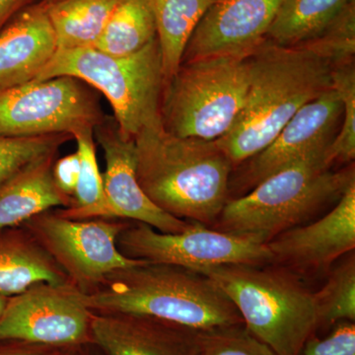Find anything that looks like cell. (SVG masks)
<instances>
[{
  "label": "cell",
  "mask_w": 355,
  "mask_h": 355,
  "mask_svg": "<svg viewBox=\"0 0 355 355\" xmlns=\"http://www.w3.org/2000/svg\"><path fill=\"white\" fill-rule=\"evenodd\" d=\"M214 0H153L165 83L177 71L191 35Z\"/></svg>",
  "instance_id": "21"
},
{
  "label": "cell",
  "mask_w": 355,
  "mask_h": 355,
  "mask_svg": "<svg viewBox=\"0 0 355 355\" xmlns=\"http://www.w3.org/2000/svg\"><path fill=\"white\" fill-rule=\"evenodd\" d=\"M314 301L318 328L355 321L354 252L329 270L324 286L314 292Z\"/></svg>",
  "instance_id": "25"
},
{
  "label": "cell",
  "mask_w": 355,
  "mask_h": 355,
  "mask_svg": "<svg viewBox=\"0 0 355 355\" xmlns=\"http://www.w3.org/2000/svg\"><path fill=\"white\" fill-rule=\"evenodd\" d=\"M39 282L69 284L65 273L24 226L0 229V294L11 297Z\"/></svg>",
  "instance_id": "19"
},
{
  "label": "cell",
  "mask_w": 355,
  "mask_h": 355,
  "mask_svg": "<svg viewBox=\"0 0 355 355\" xmlns=\"http://www.w3.org/2000/svg\"><path fill=\"white\" fill-rule=\"evenodd\" d=\"M119 251L132 260L166 263L202 272L222 265H272L266 244L221 232L200 223L180 233H164L130 221L116 240Z\"/></svg>",
  "instance_id": "10"
},
{
  "label": "cell",
  "mask_w": 355,
  "mask_h": 355,
  "mask_svg": "<svg viewBox=\"0 0 355 355\" xmlns=\"http://www.w3.org/2000/svg\"><path fill=\"white\" fill-rule=\"evenodd\" d=\"M91 331L104 355L200 354V331L156 318L93 312Z\"/></svg>",
  "instance_id": "16"
},
{
  "label": "cell",
  "mask_w": 355,
  "mask_h": 355,
  "mask_svg": "<svg viewBox=\"0 0 355 355\" xmlns=\"http://www.w3.org/2000/svg\"><path fill=\"white\" fill-rule=\"evenodd\" d=\"M94 137L106 162L102 178L110 218L142 222L164 233L183 232L193 226L195 222L166 214L147 198L137 181L135 139L121 135L114 116H107L94 128Z\"/></svg>",
  "instance_id": "14"
},
{
  "label": "cell",
  "mask_w": 355,
  "mask_h": 355,
  "mask_svg": "<svg viewBox=\"0 0 355 355\" xmlns=\"http://www.w3.org/2000/svg\"><path fill=\"white\" fill-rule=\"evenodd\" d=\"M58 157L55 153L40 159L0 184V229L19 226L46 210L71 207V198L53 180Z\"/></svg>",
  "instance_id": "18"
},
{
  "label": "cell",
  "mask_w": 355,
  "mask_h": 355,
  "mask_svg": "<svg viewBox=\"0 0 355 355\" xmlns=\"http://www.w3.org/2000/svg\"><path fill=\"white\" fill-rule=\"evenodd\" d=\"M272 265L294 275H316L355 248V183L326 214L296 226L266 243Z\"/></svg>",
  "instance_id": "13"
},
{
  "label": "cell",
  "mask_w": 355,
  "mask_h": 355,
  "mask_svg": "<svg viewBox=\"0 0 355 355\" xmlns=\"http://www.w3.org/2000/svg\"><path fill=\"white\" fill-rule=\"evenodd\" d=\"M79 157L77 153L58 157L53 167V176L58 190L71 198L73 202L77 183L79 179Z\"/></svg>",
  "instance_id": "31"
},
{
  "label": "cell",
  "mask_w": 355,
  "mask_h": 355,
  "mask_svg": "<svg viewBox=\"0 0 355 355\" xmlns=\"http://www.w3.org/2000/svg\"><path fill=\"white\" fill-rule=\"evenodd\" d=\"M73 139L69 133L34 137H0V184L16 173L51 154Z\"/></svg>",
  "instance_id": "27"
},
{
  "label": "cell",
  "mask_w": 355,
  "mask_h": 355,
  "mask_svg": "<svg viewBox=\"0 0 355 355\" xmlns=\"http://www.w3.org/2000/svg\"><path fill=\"white\" fill-rule=\"evenodd\" d=\"M41 0H0V31L18 13Z\"/></svg>",
  "instance_id": "33"
},
{
  "label": "cell",
  "mask_w": 355,
  "mask_h": 355,
  "mask_svg": "<svg viewBox=\"0 0 355 355\" xmlns=\"http://www.w3.org/2000/svg\"><path fill=\"white\" fill-rule=\"evenodd\" d=\"M118 1L57 0L43 3L55 34L58 50L93 48Z\"/></svg>",
  "instance_id": "20"
},
{
  "label": "cell",
  "mask_w": 355,
  "mask_h": 355,
  "mask_svg": "<svg viewBox=\"0 0 355 355\" xmlns=\"http://www.w3.org/2000/svg\"><path fill=\"white\" fill-rule=\"evenodd\" d=\"M58 355H80V347H64Z\"/></svg>",
  "instance_id": "35"
},
{
  "label": "cell",
  "mask_w": 355,
  "mask_h": 355,
  "mask_svg": "<svg viewBox=\"0 0 355 355\" xmlns=\"http://www.w3.org/2000/svg\"><path fill=\"white\" fill-rule=\"evenodd\" d=\"M53 1H57V0H41V1H40V2H42V3H44V4H48V3H51V2H53Z\"/></svg>",
  "instance_id": "37"
},
{
  "label": "cell",
  "mask_w": 355,
  "mask_h": 355,
  "mask_svg": "<svg viewBox=\"0 0 355 355\" xmlns=\"http://www.w3.org/2000/svg\"><path fill=\"white\" fill-rule=\"evenodd\" d=\"M135 141L137 181L147 198L176 218L214 225L228 202L234 170L216 140L177 137L158 123Z\"/></svg>",
  "instance_id": "2"
},
{
  "label": "cell",
  "mask_w": 355,
  "mask_h": 355,
  "mask_svg": "<svg viewBox=\"0 0 355 355\" xmlns=\"http://www.w3.org/2000/svg\"><path fill=\"white\" fill-rule=\"evenodd\" d=\"M343 114L342 100L334 88L306 104L263 150L233 170L229 193L234 189L236 198L242 197L280 170L327 150L338 132Z\"/></svg>",
  "instance_id": "12"
},
{
  "label": "cell",
  "mask_w": 355,
  "mask_h": 355,
  "mask_svg": "<svg viewBox=\"0 0 355 355\" xmlns=\"http://www.w3.org/2000/svg\"><path fill=\"white\" fill-rule=\"evenodd\" d=\"M284 1L214 0L191 35L182 62L218 55L249 58L266 41Z\"/></svg>",
  "instance_id": "15"
},
{
  "label": "cell",
  "mask_w": 355,
  "mask_h": 355,
  "mask_svg": "<svg viewBox=\"0 0 355 355\" xmlns=\"http://www.w3.org/2000/svg\"><path fill=\"white\" fill-rule=\"evenodd\" d=\"M156 36L153 0H119L93 48L123 57L141 50Z\"/></svg>",
  "instance_id": "22"
},
{
  "label": "cell",
  "mask_w": 355,
  "mask_h": 355,
  "mask_svg": "<svg viewBox=\"0 0 355 355\" xmlns=\"http://www.w3.org/2000/svg\"><path fill=\"white\" fill-rule=\"evenodd\" d=\"M7 301H8V297L2 295V294H0V319H1L4 310H6Z\"/></svg>",
  "instance_id": "36"
},
{
  "label": "cell",
  "mask_w": 355,
  "mask_h": 355,
  "mask_svg": "<svg viewBox=\"0 0 355 355\" xmlns=\"http://www.w3.org/2000/svg\"><path fill=\"white\" fill-rule=\"evenodd\" d=\"M298 355H355L354 322H340L323 338L311 336Z\"/></svg>",
  "instance_id": "30"
},
{
  "label": "cell",
  "mask_w": 355,
  "mask_h": 355,
  "mask_svg": "<svg viewBox=\"0 0 355 355\" xmlns=\"http://www.w3.org/2000/svg\"><path fill=\"white\" fill-rule=\"evenodd\" d=\"M62 349L11 338L0 340V355H58Z\"/></svg>",
  "instance_id": "32"
},
{
  "label": "cell",
  "mask_w": 355,
  "mask_h": 355,
  "mask_svg": "<svg viewBox=\"0 0 355 355\" xmlns=\"http://www.w3.org/2000/svg\"><path fill=\"white\" fill-rule=\"evenodd\" d=\"M95 89L62 76L0 90V137H34L94 130L106 119Z\"/></svg>",
  "instance_id": "8"
},
{
  "label": "cell",
  "mask_w": 355,
  "mask_h": 355,
  "mask_svg": "<svg viewBox=\"0 0 355 355\" xmlns=\"http://www.w3.org/2000/svg\"><path fill=\"white\" fill-rule=\"evenodd\" d=\"M333 88L343 105V121L335 139L326 151L329 164L354 163L355 158V67L354 62L333 67Z\"/></svg>",
  "instance_id": "26"
},
{
  "label": "cell",
  "mask_w": 355,
  "mask_h": 355,
  "mask_svg": "<svg viewBox=\"0 0 355 355\" xmlns=\"http://www.w3.org/2000/svg\"><path fill=\"white\" fill-rule=\"evenodd\" d=\"M78 154L79 179L71 207L57 209L60 216L72 219L110 218L101 172L96 157L94 130L73 135Z\"/></svg>",
  "instance_id": "24"
},
{
  "label": "cell",
  "mask_w": 355,
  "mask_h": 355,
  "mask_svg": "<svg viewBox=\"0 0 355 355\" xmlns=\"http://www.w3.org/2000/svg\"><path fill=\"white\" fill-rule=\"evenodd\" d=\"M85 303L93 312L142 315L200 331L244 324L214 280L166 263L142 261L114 270Z\"/></svg>",
  "instance_id": "3"
},
{
  "label": "cell",
  "mask_w": 355,
  "mask_h": 355,
  "mask_svg": "<svg viewBox=\"0 0 355 355\" xmlns=\"http://www.w3.org/2000/svg\"><path fill=\"white\" fill-rule=\"evenodd\" d=\"M198 355H277L244 324L200 331Z\"/></svg>",
  "instance_id": "29"
},
{
  "label": "cell",
  "mask_w": 355,
  "mask_h": 355,
  "mask_svg": "<svg viewBox=\"0 0 355 355\" xmlns=\"http://www.w3.org/2000/svg\"><path fill=\"white\" fill-rule=\"evenodd\" d=\"M214 280L247 330L277 355H298L318 328L314 292L275 265H222L200 272Z\"/></svg>",
  "instance_id": "5"
},
{
  "label": "cell",
  "mask_w": 355,
  "mask_h": 355,
  "mask_svg": "<svg viewBox=\"0 0 355 355\" xmlns=\"http://www.w3.org/2000/svg\"><path fill=\"white\" fill-rule=\"evenodd\" d=\"M248 87V58L218 55L183 62L163 89L162 127L177 137L220 139L241 112Z\"/></svg>",
  "instance_id": "7"
},
{
  "label": "cell",
  "mask_w": 355,
  "mask_h": 355,
  "mask_svg": "<svg viewBox=\"0 0 355 355\" xmlns=\"http://www.w3.org/2000/svg\"><path fill=\"white\" fill-rule=\"evenodd\" d=\"M248 64L244 106L230 130L216 139L234 169L263 150L303 106L333 88V67L306 46L266 39Z\"/></svg>",
  "instance_id": "1"
},
{
  "label": "cell",
  "mask_w": 355,
  "mask_h": 355,
  "mask_svg": "<svg viewBox=\"0 0 355 355\" xmlns=\"http://www.w3.org/2000/svg\"><path fill=\"white\" fill-rule=\"evenodd\" d=\"M130 221L119 218L72 219L57 209L31 217L24 226L84 295L93 293L120 268L142 263L119 251L116 240Z\"/></svg>",
  "instance_id": "9"
},
{
  "label": "cell",
  "mask_w": 355,
  "mask_h": 355,
  "mask_svg": "<svg viewBox=\"0 0 355 355\" xmlns=\"http://www.w3.org/2000/svg\"><path fill=\"white\" fill-rule=\"evenodd\" d=\"M298 46L315 51L333 67L354 62L355 0L347 4L316 37Z\"/></svg>",
  "instance_id": "28"
},
{
  "label": "cell",
  "mask_w": 355,
  "mask_h": 355,
  "mask_svg": "<svg viewBox=\"0 0 355 355\" xmlns=\"http://www.w3.org/2000/svg\"><path fill=\"white\" fill-rule=\"evenodd\" d=\"M57 50L46 6L21 11L0 31V90L34 80Z\"/></svg>",
  "instance_id": "17"
},
{
  "label": "cell",
  "mask_w": 355,
  "mask_h": 355,
  "mask_svg": "<svg viewBox=\"0 0 355 355\" xmlns=\"http://www.w3.org/2000/svg\"><path fill=\"white\" fill-rule=\"evenodd\" d=\"M93 311L71 284L39 282L8 297L0 319V340L64 347L93 343Z\"/></svg>",
  "instance_id": "11"
},
{
  "label": "cell",
  "mask_w": 355,
  "mask_h": 355,
  "mask_svg": "<svg viewBox=\"0 0 355 355\" xmlns=\"http://www.w3.org/2000/svg\"><path fill=\"white\" fill-rule=\"evenodd\" d=\"M80 355H104V354L94 343H89L81 345Z\"/></svg>",
  "instance_id": "34"
},
{
  "label": "cell",
  "mask_w": 355,
  "mask_h": 355,
  "mask_svg": "<svg viewBox=\"0 0 355 355\" xmlns=\"http://www.w3.org/2000/svg\"><path fill=\"white\" fill-rule=\"evenodd\" d=\"M326 151L311 154L229 200L212 228L266 244L335 205L355 183L354 164L335 170Z\"/></svg>",
  "instance_id": "4"
},
{
  "label": "cell",
  "mask_w": 355,
  "mask_h": 355,
  "mask_svg": "<svg viewBox=\"0 0 355 355\" xmlns=\"http://www.w3.org/2000/svg\"><path fill=\"white\" fill-rule=\"evenodd\" d=\"M62 76L76 77L107 98L125 139H135L144 128L161 123L165 76L157 36L123 57L95 48L57 50L34 80Z\"/></svg>",
  "instance_id": "6"
},
{
  "label": "cell",
  "mask_w": 355,
  "mask_h": 355,
  "mask_svg": "<svg viewBox=\"0 0 355 355\" xmlns=\"http://www.w3.org/2000/svg\"><path fill=\"white\" fill-rule=\"evenodd\" d=\"M352 0H284L266 39L298 46L316 37Z\"/></svg>",
  "instance_id": "23"
}]
</instances>
